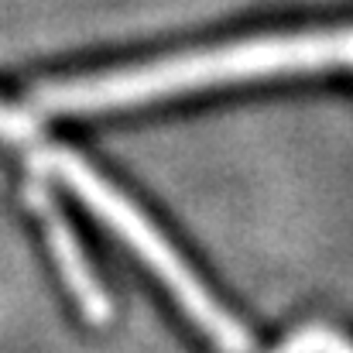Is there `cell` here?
Instances as JSON below:
<instances>
[{
	"label": "cell",
	"instance_id": "cell-1",
	"mask_svg": "<svg viewBox=\"0 0 353 353\" xmlns=\"http://www.w3.org/2000/svg\"><path fill=\"white\" fill-rule=\"evenodd\" d=\"M38 165L48 168V172H55V175L86 203V210H93V216H100V220L165 281V288H168V292L179 299V305L196 319V326H199L210 340L220 343V350L223 353L247 350V333L236 326V319H230L227 309L216 305V299L203 288V281L185 268V261L172 250V243L144 220V213H141L130 199H123L107 179H100L79 154H72V151H65V148H45V154H38Z\"/></svg>",
	"mask_w": 353,
	"mask_h": 353
},
{
	"label": "cell",
	"instance_id": "cell-4",
	"mask_svg": "<svg viewBox=\"0 0 353 353\" xmlns=\"http://www.w3.org/2000/svg\"><path fill=\"white\" fill-rule=\"evenodd\" d=\"M0 141H10V144H28V141H34L31 120H24L21 114L7 110L3 103H0Z\"/></svg>",
	"mask_w": 353,
	"mask_h": 353
},
{
	"label": "cell",
	"instance_id": "cell-3",
	"mask_svg": "<svg viewBox=\"0 0 353 353\" xmlns=\"http://www.w3.org/2000/svg\"><path fill=\"white\" fill-rule=\"evenodd\" d=\"M278 353H353V343L326 326H305L299 336H292Z\"/></svg>",
	"mask_w": 353,
	"mask_h": 353
},
{
	"label": "cell",
	"instance_id": "cell-2",
	"mask_svg": "<svg viewBox=\"0 0 353 353\" xmlns=\"http://www.w3.org/2000/svg\"><path fill=\"white\" fill-rule=\"evenodd\" d=\"M28 203H31L34 216H38V220H41V227H45L48 247H52V254H55V264H59V271H62L65 285L72 288V295H76L79 309L86 312V319L103 323V319L110 316V305H107V299H103L100 281H97V278H93V271H90L86 254L79 250L76 236H72V230H69L65 216H62V213H59V206L45 196V189H38V185H31V189H28Z\"/></svg>",
	"mask_w": 353,
	"mask_h": 353
}]
</instances>
